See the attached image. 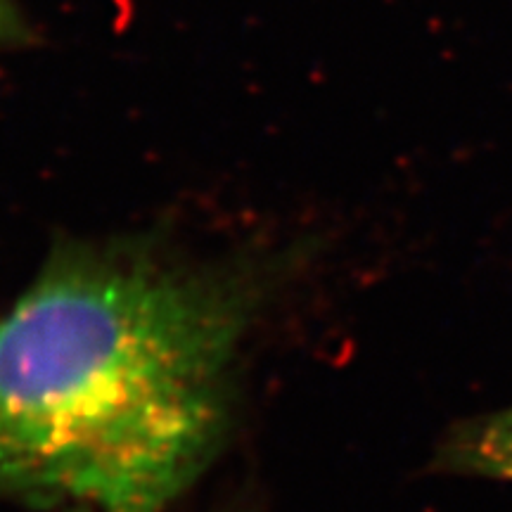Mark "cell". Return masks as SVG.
<instances>
[{"label": "cell", "mask_w": 512, "mask_h": 512, "mask_svg": "<svg viewBox=\"0 0 512 512\" xmlns=\"http://www.w3.org/2000/svg\"><path fill=\"white\" fill-rule=\"evenodd\" d=\"M283 254L169 235L60 238L0 316V501L164 512L233 422L242 351Z\"/></svg>", "instance_id": "1"}, {"label": "cell", "mask_w": 512, "mask_h": 512, "mask_svg": "<svg viewBox=\"0 0 512 512\" xmlns=\"http://www.w3.org/2000/svg\"><path fill=\"white\" fill-rule=\"evenodd\" d=\"M439 458L458 475L512 482V406L463 422L444 441Z\"/></svg>", "instance_id": "2"}, {"label": "cell", "mask_w": 512, "mask_h": 512, "mask_svg": "<svg viewBox=\"0 0 512 512\" xmlns=\"http://www.w3.org/2000/svg\"><path fill=\"white\" fill-rule=\"evenodd\" d=\"M36 43V31L15 0H0V50L27 48Z\"/></svg>", "instance_id": "3"}]
</instances>
